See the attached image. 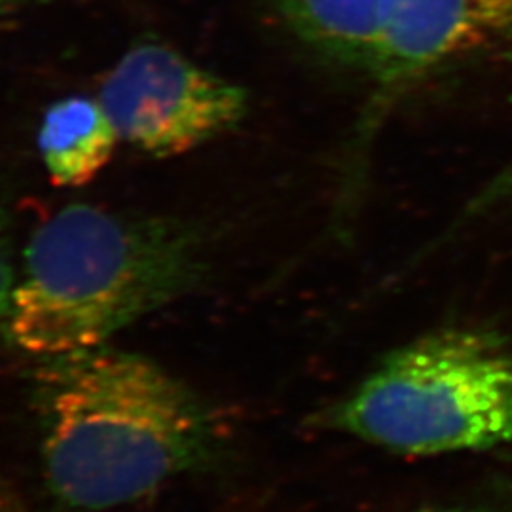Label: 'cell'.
Segmentation results:
<instances>
[{"label": "cell", "instance_id": "1", "mask_svg": "<svg viewBox=\"0 0 512 512\" xmlns=\"http://www.w3.org/2000/svg\"><path fill=\"white\" fill-rule=\"evenodd\" d=\"M35 408L46 488L71 511L133 503L222 446L215 412L190 385L110 346L40 359Z\"/></svg>", "mask_w": 512, "mask_h": 512}, {"label": "cell", "instance_id": "2", "mask_svg": "<svg viewBox=\"0 0 512 512\" xmlns=\"http://www.w3.org/2000/svg\"><path fill=\"white\" fill-rule=\"evenodd\" d=\"M205 275L207 243L194 222L76 203L29 239L4 332L38 359L103 348Z\"/></svg>", "mask_w": 512, "mask_h": 512}, {"label": "cell", "instance_id": "3", "mask_svg": "<svg viewBox=\"0 0 512 512\" xmlns=\"http://www.w3.org/2000/svg\"><path fill=\"white\" fill-rule=\"evenodd\" d=\"M315 425L418 458L512 446L511 340L484 325L429 330L391 349Z\"/></svg>", "mask_w": 512, "mask_h": 512}, {"label": "cell", "instance_id": "4", "mask_svg": "<svg viewBox=\"0 0 512 512\" xmlns=\"http://www.w3.org/2000/svg\"><path fill=\"white\" fill-rule=\"evenodd\" d=\"M512 44V0H387L372 63L370 90L353 124L336 224L349 219L365 188L372 147L389 116L425 76L476 50Z\"/></svg>", "mask_w": 512, "mask_h": 512}, {"label": "cell", "instance_id": "5", "mask_svg": "<svg viewBox=\"0 0 512 512\" xmlns=\"http://www.w3.org/2000/svg\"><path fill=\"white\" fill-rule=\"evenodd\" d=\"M97 99L120 141L154 158L202 147L236 128L249 110L241 86L156 40L131 46Z\"/></svg>", "mask_w": 512, "mask_h": 512}, {"label": "cell", "instance_id": "6", "mask_svg": "<svg viewBox=\"0 0 512 512\" xmlns=\"http://www.w3.org/2000/svg\"><path fill=\"white\" fill-rule=\"evenodd\" d=\"M120 135L101 101L71 95L50 105L40 122L38 154L55 186L78 188L110 164Z\"/></svg>", "mask_w": 512, "mask_h": 512}, {"label": "cell", "instance_id": "7", "mask_svg": "<svg viewBox=\"0 0 512 512\" xmlns=\"http://www.w3.org/2000/svg\"><path fill=\"white\" fill-rule=\"evenodd\" d=\"M387 0H274L289 31L313 54L366 73Z\"/></svg>", "mask_w": 512, "mask_h": 512}, {"label": "cell", "instance_id": "8", "mask_svg": "<svg viewBox=\"0 0 512 512\" xmlns=\"http://www.w3.org/2000/svg\"><path fill=\"white\" fill-rule=\"evenodd\" d=\"M509 209H512V158L501 169H497V173L465 202L458 215L446 226V230L433 241L431 251L444 247L448 241L458 238L465 230Z\"/></svg>", "mask_w": 512, "mask_h": 512}, {"label": "cell", "instance_id": "9", "mask_svg": "<svg viewBox=\"0 0 512 512\" xmlns=\"http://www.w3.org/2000/svg\"><path fill=\"white\" fill-rule=\"evenodd\" d=\"M16 272H14V264H12V256H10V247L6 241V234L2 230L0 224V332L4 330L6 319H8V311L12 304V294L16 287Z\"/></svg>", "mask_w": 512, "mask_h": 512}, {"label": "cell", "instance_id": "10", "mask_svg": "<svg viewBox=\"0 0 512 512\" xmlns=\"http://www.w3.org/2000/svg\"><path fill=\"white\" fill-rule=\"evenodd\" d=\"M410 512H512V501L499 499H480V501H458V503H442L429 505Z\"/></svg>", "mask_w": 512, "mask_h": 512}, {"label": "cell", "instance_id": "11", "mask_svg": "<svg viewBox=\"0 0 512 512\" xmlns=\"http://www.w3.org/2000/svg\"><path fill=\"white\" fill-rule=\"evenodd\" d=\"M52 2L55 0H0V19L37 8V6H46Z\"/></svg>", "mask_w": 512, "mask_h": 512}]
</instances>
